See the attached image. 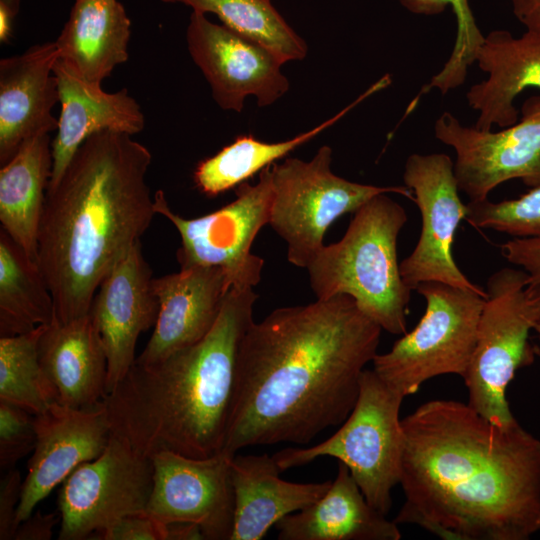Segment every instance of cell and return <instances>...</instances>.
Wrapping results in <instances>:
<instances>
[{
	"instance_id": "2",
	"label": "cell",
	"mask_w": 540,
	"mask_h": 540,
	"mask_svg": "<svg viewBox=\"0 0 540 540\" xmlns=\"http://www.w3.org/2000/svg\"><path fill=\"white\" fill-rule=\"evenodd\" d=\"M394 518L445 540H528L540 532V440L517 420L497 425L456 400L435 399L401 419Z\"/></svg>"
},
{
	"instance_id": "19",
	"label": "cell",
	"mask_w": 540,
	"mask_h": 540,
	"mask_svg": "<svg viewBox=\"0 0 540 540\" xmlns=\"http://www.w3.org/2000/svg\"><path fill=\"white\" fill-rule=\"evenodd\" d=\"M55 42L31 46L0 60V164H6L28 139L58 128L52 109L60 101L53 68Z\"/></svg>"
},
{
	"instance_id": "30",
	"label": "cell",
	"mask_w": 540,
	"mask_h": 540,
	"mask_svg": "<svg viewBox=\"0 0 540 540\" xmlns=\"http://www.w3.org/2000/svg\"><path fill=\"white\" fill-rule=\"evenodd\" d=\"M46 325L0 338V400L34 415L57 402L39 359V340Z\"/></svg>"
},
{
	"instance_id": "25",
	"label": "cell",
	"mask_w": 540,
	"mask_h": 540,
	"mask_svg": "<svg viewBox=\"0 0 540 540\" xmlns=\"http://www.w3.org/2000/svg\"><path fill=\"white\" fill-rule=\"evenodd\" d=\"M131 21L118 0H75L55 41L59 59L90 84L101 86L128 60Z\"/></svg>"
},
{
	"instance_id": "1",
	"label": "cell",
	"mask_w": 540,
	"mask_h": 540,
	"mask_svg": "<svg viewBox=\"0 0 540 540\" xmlns=\"http://www.w3.org/2000/svg\"><path fill=\"white\" fill-rule=\"evenodd\" d=\"M382 328L346 294L273 310L253 321L238 350L222 453L307 444L341 425L357 401Z\"/></svg>"
},
{
	"instance_id": "24",
	"label": "cell",
	"mask_w": 540,
	"mask_h": 540,
	"mask_svg": "<svg viewBox=\"0 0 540 540\" xmlns=\"http://www.w3.org/2000/svg\"><path fill=\"white\" fill-rule=\"evenodd\" d=\"M275 527L279 540H399L402 536L394 520L369 504L341 462L321 498L285 516Z\"/></svg>"
},
{
	"instance_id": "21",
	"label": "cell",
	"mask_w": 540,
	"mask_h": 540,
	"mask_svg": "<svg viewBox=\"0 0 540 540\" xmlns=\"http://www.w3.org/2000/svg\"><path fill=\"white\" fill-rule=\"evenodd\" d=\"M475 63L488 77L466 93L469 107L478 113L474 126L491 130L515 124L516 97L528 88L540 90V32L526 30L515 37L507 30H493L484 37Z\"/></svg>"
},
{
	"instance_id": "29",
	"label": "cell",
	"mask_w": 540,
	"mask_h": 540,
	"mask_svg": "<svg viewBox=\"0 0 540 540\" xmlns=\"http://www.w3.org/2000/svg\"><path fill=\"white\" fill-rule=\"evenodd\" d=\"M181 3L193 11L215 14L230 30L257 42L283 62L306 57V42L291 28L270 0H161Z\"/></svg>"
},
{
	"instance_id": "16",
	"label": "cell",
	"mask_w": 540,
	"mask_h": 540,
	"mask_svg": "<svg viewBox=\"0 0 540 540\" xmlns=\"http://www.w3.org/2000/svg\"><path fill=\"white\" fill-rule=\"evenodd\" d=\"M35 431V446L17 509V527L78 466L101 455L112 434L103 401L89 409L55 402L35 415Z\"/></svg>"
},
{
	"instance_id": "13",
	"label": "cell",
	"mask_w": 540,
	"mask_h": 540,
	"mask_svg": "<svg viewBox=\"0 0 540 540\" xmlns=\"http://www.w3.org/2000/svg\"><path fill=\"white\" fill-rule=\"evenodd\" d=\"M454 162L444 153L411 154L404 166L403 180L412 191L421 215V232L412 253L400 262V273L411 290L423 282H441L486 291L472 283L452 256L457 227L467 207L459 197Z\"/></svg>"
},
{
	"instance_id": "28",
	"label": "cell",
	"mask_w": 540,
	"mask_h": 540,
	"mask_svg": "<svg viewBox=\"0 0 540 540\" xmlns=\"http://www.w3.org/2000/svg\"><path fill=\"white\" fill-rule=\"evenodd\" d=\"M54 318V301L38 264L1 229L0 335L23 334Z\"/></svg>"
},
{
	"instance_id": "9",
	"label": "cell",
	"mask_w": 540,
	"mask_h": 540,
	"mask_svg": "<svg viewBox=\"0 0 540 540\" xmlns=\"http://www.w3.org/2000/svg\"><path fill=\"white\" fill-rule=\"evenodd\" d=\"M332 149L324 145L310 161L286 158L271 165L269 224L287 244L288 261L306 269L324 247L329 226L381 193L413 200L406 186H374L346 180L331 171Z\"/></svg>"
},
{
	"instance_id": "8",
	"label": "cell",
	"mask_w": 540,
	"mask_h": 540,
	"mask_svg": "<svg viewBox=\"0 0 540 540\" xmlns=\"http://www.w3.org/2000/svg\"><path fill=\"white\" fill-rule=\"evenodd\" d=\"M415 290L425 298L424 315L412 331L372 361L377 375L404 397L431 378L465 376L486 298L471 289L434 281L420 283Z\"/></svg>"
},
{
	"instance_id": "22",
	"label": "cell",
	"mask_w": 540,
	"mask_h": 540,
	"mask_svg": "<svg viewBox=\"0 0 540 540\" xmlns=\"http://www.w3.org/2000/svg\"><path fill=\"white\" fill-rule=\"evenodd\" d=\"M281 472L274 457L266 453L231 457L234 516L230 540L262 539L279 520L321 498L332 482H289L280 477Z\"/></svg>"
},
{
	"instance_id": "26",
	"label": "cell",
	"mask_w": 540,
	"mask_h": 540,
	"mask_svg": "<svg viewBox=\"0 0 540 540\" xmlns=\"http://www.w3.org/2000/svg\"><path fill=\"white\" fill-rule=\"evenodd\" d=\"M50 135L26 140L0 170L2 228L38 264V239L52 172Z\"/></svg>"
},
{
	"instance_id": "3",
	"label": "cell",
	"mask_w": 540,
	"mask_h": 540,
	"mask_svg": "<svg viewBox=\"0 0 540 540\" xmlns=\"http://www.w3.org/2000/svg\"><path fill=\"white\" fill-rule=\"evenodd\" d=\"M152 155L132 135H90L46 192L38 266L51 292L55 319L89 314L114 265L140 241L156 214L146 182Z\"/></svg>"
},
{
	"instance_id": "17",
	"label": "cell",
	"mask_w": 540,
	"mask_h": 540,
	"mask_svg": "<svg viewBox=\"0 0 540 540\" xmlns=\"http://www.w3.org/2000/svg\"><path fill=\"white\" fill-rule=\"evenodd\" d=\"M152 281V270L138 241L104 277L95 293L89 315L107 357L106 394L134 364L139 335L156 323L159 303Z\"/></svg>"
},
{
	"instance_id": "14",
	"label": "cell",
	"mask_w": 540,
	"mask_h": 540,
	"mask_svg": "<svg viewBox=\"0 0 540 540\" xmlns=\"http://www.w3.org/2000/svg\"><path fill=\"white\" fill-rule=\"evenodd\" d=\"M189 54L208 81L212 97L223 110L241 112L245 98L255 96L259 107L281 98L289 81L283 60L254 42L193 11L186 30Z\"/></svg>"
},
{
	"instance_id": "36",
	"label": "cell",
	"mask_w": 540,
	"mask_h": 540,
	"mask_svg": "<svg viewBox=\"0 0 540 540\" xmlns=\"http://www.w3.org/2000/svg\"><path fill=\"white\" fill-rule=\"evenodd\" d=\"M501 250L510 263L528 274L529 285L540 287V237L513 238Z\"/></svg>"
},
{
	"instance_id": "11",
	"label": "cell",
	"mask_w": 540,
	"mask_h": 540,
	"mask_svg": "<svg viewBox=\"0 0 540 540\" xmlns=\"http://www.w3.org/2000/svg\"><path fill=\"white\" fill-rule=\"evenodd\" d=\"M152 486V459L111 434L101 455L61 483L58 539H87L125 516L144 513Z\"/></svg>"
},
{
	"instance_id": "27",
	"label": "cell",
	"mask_w": 540,
	"mask_h": 540,
	"mask_svg": "<svg viewBox=\"0 0 540 540\" xmlns=\"http://www.w3.org/2000/svg\"><path fill=\"white\" fill-rule=\"evenodd\" d=\"M386 86V81L380 79L338 114L289 140L268 143L260 141L252 135L237 137L231 144L197 165L194 171V182L197 188L205 195L215 197L237 187L256 173H260L266 167L273 165L277 160L285 157L300 145L310 141L337 122L361 100Z\"/></svg>"
},
{
	"instance_id": "23",
	"label": "cell",
	"mask_w": 540,
	"mask_h": 540,
	"mask_svg": "<svg viewBox=\"0 0 540 540\" xmlns=\"http://www.w3.org/2000/svg\"><path fill=\"white\" fill-rule=\"evenodd\" d=\"M39 359L57 403L89 409L106 395L107 357L90 315L61 323L55 318L39 340Z\"/></svg>"
},
{
	"instance_id": "38",
	"label": "cell",
	"mask_w": 540,
	"mask_h": 540,
	"mask_svg": "<svg viewBox=\"0 0 540 540\" xmlns=\"http://www.w3.org/2000/svg\"><path fill=\"white\" fill-rule=\"evenodd\" d=\"M512 11L526 30L540 32V0H511Z\"/></svg>"
},
{
	"instance_id": "4",
	"label": "cell",
	"mask_w": 540,
	"mask_h": 540,
	"mask_svg": "<svg viewBox=\"0 0 540 540\" xmlns=\"http://www.w3.org/2000/svg\"><path fill=\"white\" fill-rule=\"evenodd\" d=\"M257 299L253 288H231L204 338L160 361H135L103 399L112 434L149 458L161 451L194 458L221 453L239 345Z\"/></svg>"
},
{
	"instance_id": "18",
	"label": "cell",
	"mask_w": 540,
	"mask_h": 540,
	"mask_svg": "<svg viewBox=\"0 0 540 540\" xmlns=\"http://www.w3.org/2000/svg\"><path fill=\"white\" fill-rule=\"evenodd\" d=\"M159 312L136 362L150 364L193 345L216 323L230 287L219 267L194 266L153 278Z\"/></svg>"
},
{
	"instance_id": "34",
	"label": "cell",
	"mask_w": 540,
	"mask_h": 540,
	"mask_svg": "<svg viewBox=\"0 0 540 540\" xmlns=\"http://www.w3.org/2000/svg\"><path fill=\"white\" fill-rule=\"evenodd\" d=\"M98 535L102 540H168V527L142 513L125 516Z\"/></svg>"
},
{
	"instance_id": "6",
	"label": "cell",
	"mask_w": 540,
	"mask_h": 540,
	"mask_svg": "<svg viewBox=\"0 0 540 540\" xmlns=\"http://www.w3.org/2000/svg\"><path fill=\"white\" fill-rule=\"evenodd\" d=\"M405 397L365 369L353 410L325 441L309 448H286L273 455L280 470L330 456L345 464L366 500L387 515L399 484L404 451L400 408Z\"/></svg>"
},
{
	"instance_id": "37",
	"label": "cell",
	"mask_w": 540,
	"mask_h": 540,
	"mask_svg": "<svg viewBox=\"0 0 540 540\" xmlns=\"http://www.w3.org/2000/svg\"><path fill=\"white\" fill-rule=\"evenodd\" d=\"M58 520L60 516L56 513H32L18 525L13 540H49Z\"/></svg>"
},
{
	"instance_id": "39",
	"label": "cell",
	"mask_w": 540,
	"mask_h": 540,
	"mask_svg": "<svg viewBox=\"0 0 540 540\" xmlns=\"http://www.w3.org/2000/svg\"><path fill=\"white\" fill-rule=\"evenodd\" d=\"M15 16L11 11L0 3V41L5 43L11 37Z\"/></svg>"
},
{
	"instance_id": "10",
	"label": "cell",
	"mask_w": 540,
	"mask_h": 540,
	"mask_svg": "<svg viewBox=\"0 0 540 540\" xmlns=\"http://www.w3.org/2000/svg\"><path fill=\"white\" fill-rule=\"evenodd\" d=\"M235 196L222 208L189 219L172 211L162 190L155 193L154 204L156 214L169 220L180 235V269L219 267L225 272L230 289L253 288L261 280L264 260L252 254L251 247L270 220L271 166L259 173L257 183L245 181L238 185Z\"/></svg>"
},
{
	"instance_id": "41",
	"label": "cell",
	"mask_w": 540,
	"mask_h": 540,
	"mask_svg": "<svg viewBox=\"0 0 540 540\" xmlns=\"http://www.w3.org/2000/svg\"><path fill=\"white\" fill-rule=\"evenodd\" d=\"M20 2L21 0H0V3L4 4L15 17L20 10Z\"/></svg>"
},
{
	"instance_id": "35",
	"label": "cell",
	"mask_w": 540,
	"mask_h": 540,
	"mask_svg": "<svg viewBox=\"0 0 540 540\" xmlns=\"http://www.w3.org/2000/svg\"><path fill=\"white\" fill-rule=\"evenodd\" d=\"M23 480L15 468L5 471L0 481V539L14 538L17 529V509L20 502Z\"/></svg>"
},
{
	"instance_id": "12",
	"label": "cell",
	"mask_w": 540,
	"mask_h": 540,
	"mask_svg": "<svg viewBox=\"0 0 540 540\" xmlns=\"http://www.w3.org/2000/svg\"><path fill=\"white\" fill-rule=\"evenodd\" d=\"M520 112L515 124L495 132L465 126L448 111L436 119L435 137L454 149V176L470 201L487 199L512 179L540 185V94L527 98Z\"/></svg>"
},
{
	"instance_id": "7",
	"label": "cell",
	"mask_w": 540,
	"mask_h": 540,
	"mask_svg": "<svg viewBox=\"0 0 540 540\" xmlns=\"http://www.w3.org/2000/svg\"><path fill=\"white\" fill-rule=\"evenodd\" d=\"M528 284L523 269L505 267L489 277L475 348L462 378L468 405L501 426L516 420L507 402V386L518 369L535 359L529 341L535 305Z\"/></svg>"
},
{
	"instance_id": "40",
	"label": "cell",
	"mask_w": 540,
	"mask_h": 540,
	"mask_svg": "<svg viewBox=\"0 0 540 540\" xmlns=\"http://www.w3.org/2000/svg\"><path fill=\"white\" fill-rule=\"evenodd\" d=\"M527 290L533 298L535 305V319L533 329L538 333L540 338V287L527 285Z\"/></svg>"
},
{
	"instance_id": "5",
	"label": "cell",
	"mask_w": 540,
	"mask_h": 540,
	"mask_svg": "<svg viewBox=\"0 0 540 540\" xmlns=\"http://www.w3.org/2000/svg\"><path fill=\"white\" fill-rule=\"evenodd\" d=\"M387 194L356 210L344 236L324 245L306 270L316 299L349 295L382 330L403 335L411 290L400 273L397 240L407 214Z\"/></svg>"
},
{
	"instance_id": "15",
	"label": "cell",
	"mask_w": 540,
	"mask_h": 540,
	"mask_svg": "<svg viewBox=\"0 0 540 540\" xmlns=\"http://www.w3.org/2000/svg\"><path fill=\"white\" fill-rule=\"evenodd\" d=\"M231 457L222 452L206 458L172 451L154 454L153 486L144 513L165 524L198 525L207 540H230L234 516Z\"/></svg>"
},
{
	"instance_id": "31",
	"label": "cell",
	"mask_w": 540,
	"mask_h": 540,
	"mask_svg": "<svg viewBox=\"0 0 540 540\" xmlns=\"http://www.w3.org/2000/svg\"><path fill=\"white\" fill-rule=\"evenodd\" d=\"M409 12L417 15H437L450 6L456 19L455 42L442 69L425 84L420 95L437 89L442 95L464 84L468 69L476 56L485 35L476 23L468 0H399Z\"/></svg>"
},
{
	"instance_id": "33",
	"label": "cell",
	"mask_w": 540,
	"mask_h": 540,
	"mask_svg": "<svg viewBox=\"0 0 540 540\" xmlns=\"http://www.w3.org/2000/svg\"><path fill=\"white\" fill-rule=\"evenodd\" d=\"M36 441L35 415L0 400V467L4 472L32 452Z\"/></svg>"
},
{
	"instance_id": "20",
	"label": "cell",
	"mask_w": 540,
	"mask_h": 540,
	"mask_svg": "<svg viewBox=\"0 0 540 540\" xmlns=\"http://www.w3.org/2000/svg\"><path fill=\"white\" fill-rule=\"evenodd\" d=\"M53 71L58 81L61 113L57 134L51 142L52 172L49 186L57 183L81 144L90 135L111 130L133 136L145 126L140 105L125 88L114 93L105 92L101 86L85 81L59 58Z\"/></svg>"
},
{
	"instance_id": "32",
	"label": "cell",
	"mask_w": 540,
	"mask_h": 540,
	"mask_svg": "<svg viewBox=\"0 0 540 540\" xmlns=\"http://www.w3.org/2000/svg\"><path fill=\"white\" fill-rule=\"evenodd\" d=\"M465 219L478 228L506 233L514 238L540 237V185L510 200L469 201Z\"/></svg>"
}]
</instances>
